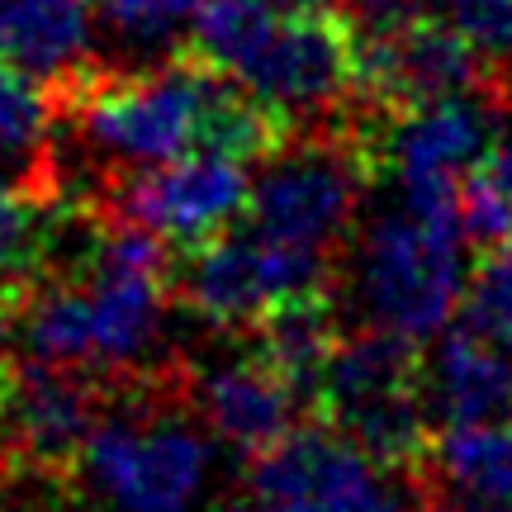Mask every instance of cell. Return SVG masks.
<instances>
[{"mask_svg": "<svg viewBox=\"0 0 512 512\" xmlns=\"http://www.w3.org/2000/svg\"><path fill=\"white\" fill-rule=\"evenodd\" d=\"M166 242L138 223L86 238L72 271L29 294L15 318V347L38 366L86 380L147 375L171 347V275Z\"/></svg>", "mask_w": 512, "mask_h": 512, "instance_id": "1", "label": "cell"}, {"mask_svg": "<svg viewBox=\"0 0 512 512\" xmlns=\"http://www.w3.org/2000/svg\"><path fill=\"white\" fill-rule=\"evenodd\" d=\"M195 48L271 124H318L361 86L356 38L332 0H204Z\"/></svg>", "mask_w": 512, "mask_h": 512, "instance_id": "2", "label": "cell"}, {"mask_svg": "<svg viewBox=\"0 0 512 512\" xmlns=\"http://www.w3.org/2000/svg\"><path fill=\"white\" fill-rule=\"evenodd\" d=\"M271 128V119L204 57L91 81L76 100V138L86 157L114 176L176 162L195 147L261 152Z\"/></svg>", "mask_w": 512, "mask_h": 512, "instance_id": "3", "label": "cell"}, {"mask_svg": "<svg viewBox=\"0 0 512 512\" xmlns=\"http://www.w3.org/2000/svg\"><path fill=\"white\" fill-rule=\"evenodd\" d=\"M470 233L460 195H403L356 228L347 261V309L370 332L399 337L408 347L432 342L456 323L470 290Z\"/></svg>", "mask_w": 512, "mask_h": 512, "instance_id": "4", "label": "cell"}, {"mask_svg": "<svg viewBox=\"0 0 512 512\" xmlns=\"http://www.w3.org/2000/svg\"><path fill=\"white\" fill-rule=\"evenodd\" d=\"M72 470L100 512H204L219 441L181 408H128L95 422Z\"/></svg>", "mask_w": 512, "mask_h": 512, "instance_id": "5", "label": "cell"}, {"mask_svg": "<svg viewBox=\"0 0 512 512\" xmlns=\"http://www.w3.org/2000/svg\"><path fill=\"white\" fill-rule=\"evenodd\" d=\"M413 351L418 347L370 328L337 337L318 399H313L342 437H351L370 456L389 460L399 470L422 456L427 418H432L422 399V366Z\"/></svg>", "mask_w": 512, "mask_h": 512, "instance_id": "6", "label": "cell"}, {"mask_svg": "<svg viewBox=\"0 0 512 512\" xmlns=\"http://www.w3.org/2000/svg\"><path fill=\"white\" fill-rule=\"evenodd\" d=\"M328 271L332 261L285 247L266 238L261 228L242 223L190 247V261L181 271V299L200 323L219 332L256 328L290 304L318 299L328 285Z\"/></svg>", "mask_w": 512, "mask_h": 512, "instance_id": "7", "label": "cell"}, {"mask_svg": "<svg viewBox=\"0 0 512 512\" xmlns=\"http://www.w3.org/2000/svg\"><path fill=\"white\" fill-rule=\"evenodd\" d=\"M361 195H366L361 152L332 138H304L256 166L247 223L285 247L332 261V252L351 238L361 219Z\"/></svg>", "mask_w": 512, "mask_h": 512, "instance_id": "8", "label": "cell"}, {"mask_svg": "<svg viewBox=\"0 0 512 512\" xmlns=\"http://www.w3.org/2000/svg\"><path fill=\"white\" fill-rule=\"evenodd\" d=\"M252 494L280 512H422L399 465L370 456L351 437L294 427L256 456Z\"/></svg>", "mask_w": 512, "mask_h": 512, "instance_id": "9", "label": "cell"}, {"mask_svg": "<svg viewBox=\"0 0 512 512\" xmlns=\"http://www.w3.org/2000/svg\"><path fill=\"white\" fill-rule=\"evenodd\" d=\"M252 166L233 147H195L176 162L119 176V214L171 247H200L247 219Z\"/></svg>", "mask_w": 512, "mask_h": 512, "instance_id": "10", "label": "cell"}, {"mask_svg": "<svg viewBox=\"0 0 512 512\" xmlns=\"http://www.w3.org/2000/svg\"><path fill=\"white\" fill-rule=\"evenodd\" d=\"M503 138L494 100L479 91L432 95L399 105L384 124L375 157L389 176V190L403 195H460V185L489 162L494 143Z\"/></svg>", "mask_w": 512, "mask_h": 512, "instance_id": "11", "label": "cell"}, {"mask_svg": "<svg viewBox=\"0 0 512 512\" xmlns=\"http://www.w3.org/2000/svg\"><path fill=\"white\" fill-rule=\"evenodd\" d=\"M190 399L219 446L238 456H266L294 432L304 394L271 366L266 351H223L195 370Z\"/></svg>", "mask_w": 512, "mask_h": 512, "instance_id": "12", "label": "cell"}, {"mask_svg": "<svg viewBox=\"0 0 512 512\" xmlns=\"http://www.w3.org/2000/svg\"><path fill=\"white\" fill-rule=\"evenodd\" d=\"M100 422L91 380L62 366L29 361L24 375H10L0 389V437L19 460L38 470L76 465L81 446Z\"/></svg>", "mask_w": 512, "mask_h": 512, "instance_id": "13", "label": "cell"}, {"mask_svg": "<svg viewBox=\"0 0 512 512\" xmlns=\"http://www.w3.org/2000/svg\"><path fill=\"white\" fill-rule=\"evenodd\" d=\"M422 399L441 427L512 418V356L460 318L432 337L422 361Z\"/></svg>", "mask_w": 512, "mask_h": 512, "instance_id": "14", "label": "cell"}, {"mask_svg": "<svg viewBox=\"0 0 512 512\" xmlns=\"http://www.w3.org/2000/svg\"><path fill=\"white\" fill-rule=\"evenodd\" d=\"M95 24L91 0H0V57L38 81L86 76Z\"/></svg>", "mask_w": 512, "mask_h": 512, "instance_id": "15", "label": "cell"}, {"mask_svg": "<svg viewBox=\"0 0 512 512\" xmlns=\"http://www.w3.org/2000/svg\"><path fill=\"white\" fill-rule=\"evenodd\" d=\"M446 503L475 512H512V418L460 422L427 446Z\"/></svg>", "mask_w": 512, "mask_h": 512, "instance_id": "16", "label": "cell"}, {"mask_svg": "<svg viewBox=\"0 0 512 512\" xmlns=\"http://www.w3.org/2000/svg\"><path fill=\"white\" fill-rule=\"evenodd\" d=\"M261 328H266L261 351L271 356V366L304 394V403H313L318 399V384H323V370H328V356L337 347L332 313L318 299H304V304L271 313Z\"/></svg>", "mask_w": 512, "mask_h": 512, "instance_id": "17", "label": "cell"}, {"mask_svg": "<svg viewBox=\"0 0 512 512\" xmlns=\"http://www.w3.org/2000/svg\"><path fill=\"white\" fill-rule=\"evenodd\" d=\"M48 81L19 72L15 62L0 57V166L29 176L53 138V105H48Z\"/></svg>", "mask_w": 512, "mask_h": 512, "instance_id": "18", "label": "cell"}, {"mask_svg": "<svg viewBox=\"0 0 512 512\" xmlns=\"http://www.w3.org/2000/svg\"><path fill=\"white\" fill-rule=\"evenodd\" d=\"M53 247V219L24 190L19 171L0 166V294L19 290Z\"/></svg>", "mask_w": 512, "mask_h": 512, "instance_id": "19", "label": "cell"}, {"mask_svg": "<svg viewBox=\"0 0 512 512\" xmlns=\"http://www.w3.org/2000/svg\"><path fill=\"white\" fill-rule=\"evenodd\" d=\"M100 29L133 57H157L185 24H195L204 0H91Z\"/></svg>", "mask_w": 512, "mask_h": 512, "instance_id": "20", "label": "cell"}, {"mask_svg": "<svg viewBox=\"0 0 512 512\" xmlns=\"http://www.w3.org/2000/svg\"><path fill=\"white\" fill-rule=\"evenodd\" d=\"M460 318L512 356V242L489 247V256L470 271V290H465Z\"/></svg>", "mask_w": 512, "mask_h": 512, "instance_id": "21", "label": "cell"}, {"mask_svg": "<svg viewBox=\"0 0 512 512\" xmlns=\"http://www.w3.org/2000/svg\"><path fill=\"white\" fill-rule=\"evenodd\" d=\"M456 29L484 62H512V0H408Z\"/></svg>", "mask_w": 512, "mask_h": 512, "instance_id": "22", "label": "cell"}, {"mask_svg": "<svg viewBox=\"0 0 512 512\" xmlns=\"http://www.w3.org/2000/svg\"><path fill=\"white\" fill-rule=\"evenodd\" d=\"M479 176L494 185L498 190V200L508 204V214H512V133H503L494 143V152H489V162L479 166Z\"/></svg>", "mask_w": 512, "mask_h": 512, "instance_id": "23", "label": "cell"}, {"mask_svg": "<svg viewBox=\"0 0 512 512\" xmlns=\"http://www.w3.org/2000/svg\"><path fill=\"white\" fill-rule=\"evenodd\" d=\"M204 512H280V508L266 503L261 494H252V498H233V503H219V508H204Z\"/></svg>", "mask_w": 512, "mask_h": 512, "instance_id": "24", "label": "cell"}]
</instances>
